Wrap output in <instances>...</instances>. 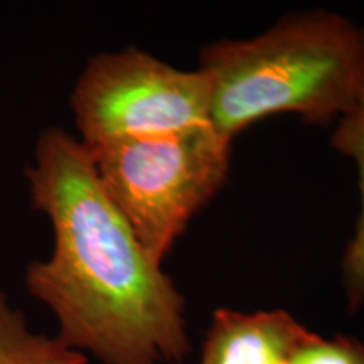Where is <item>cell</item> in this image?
Returning a JSON list of instances; mask_svg holds the SVG:
<instances>
[{"instance_id": "1", "label": "cell", "mask_w": 364, "mask_h": 364, "mask_svg": "<svg viewBox=\"0 0 364 364\" xmlns=\"http://www.w3.org/2000/svg\"><path fill=\"white\" fill-rule=\"evenodd\" d=\"M26 179L53 228V252L26 267L24 285L54 314L56 338L103 364L184 361V297L108 199L88 147L49 127Z\"/></svg>"}, {"instance_id": "5", "label": "cell", "mask_w": 364, "mask_h": 364, "mask_svg": "<svg viewBox=\"0 0 364 364\" xmlns=\"http://www.w3.org/2000/svg\"><path fill=\"white\" fill-rule=\"evenodd\" d=\"M311 332L287 311L218 309L199 364H290Z\"/></svg>"}, {"instance_id": "8", "label": "cell", "mask_w": 364, "mask_h": 364, "mask_svg": "<svg viewBox=\"0 0 364 364\" xmlns=\"http://www.w3.org/2000/svg\"><path fill=\"white\" fill-rule=\"evenodd\" d=\"M290 364H364V343L348 336L326 339L311 332Z\"/></svg>"}, {"instance_id": "7", "label": "cell", "mask_w": 364, "mask_h": 364, "mask_svg": "<svg viewBox=\"0 0 364 364\" xmlns=\"http://www.w3.org/2000/svg\"><path fill=\"white\" fill-rule=\"evenodd\" d=\"M0 364H88V358L58 338L34 332L0 290Z\"/></svg>"}, {"instance_id": "4", "label": "cell", "mask_w": 364, "mask_h": 364, "mask_svg": "<svg viewBox=\"0 0 364 364\" xmlns=\"http://www.w3.org/2000/svg\"><path fill=\"white\" fill-rule=\"evenodd\" d=\"M211 98V80L203 70L182 71L125 48L86 63L70 105L80 140L91 147L209 124Z\"/></svg>"}, {"instance_id": "2", "label": "cell", "mask_w": 364, "mask_h": 364, "mask_svg": "<svg viewBox=\"0 0 364 364\" xmlns=\"http://www.w3.org/2000/svg\"><path fill=\"white\" fill-rule=\"evenodd\" d=\"M213 85L209 124L228 139L295 113L309 124L346 115L364 91V27L339 14H292L260 36L201 51Z\"/></svg>"}, {"instance_id": "6", "label": "cell", "mask_w": 364, "mask_h": 364, "mask_svg": "<svg viewBox=\"0 0 364 364\" xmlns=\"http://www.w3.org/2000/svg\"><path fill=\"white\" fill-rule=\"evenodd\" d=\"M331 145L339 154L353 159L359 172L361 213L341 262L348 309L356 312L364 306V91L351 110L339 118V124L331 136Z\"/></svg>"}, {"instance_id": "3", "label": "cell", "mask_w": 364, "mask_h": 364, "mask_svg": "<svg viewBox=\"0 0 364 364\" xmlns=\"http://www.w3.org/2000/svg\"><path fill=\"white\" fill-rule=\"evenodd\" d=\"M231 145L233 140L204 124L86 147L108 199L162 265L191 220L226 184Z\"/></svg>"}]
</instances>
